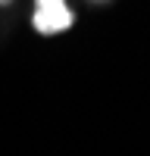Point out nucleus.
<instances>
[{
    "label": "nucleus",
    "mask_w": 150,
    "mask_h": 156,
    "mask_svg": "<svg viewBox=\"0 0 150 156\" xmlns=\"http://www.w3.org/2000/svg\"><path fill=\"white\" fill-rule=\"evenodd\" d=\"M75 25V9L69 0H31V28L44 37L62 34Z\"/></svg>",
    "instance_id": "obj_1"
},
{
    "label": "nucleus",
    "mask_w": 150,
    "mask_h": 156,
    "mask_svg": "<svg viewBox=\"0 0 150 156\" xmlns=\"http://www.w3.org/2000/svg\"><path fill=\"white\" fill-rule=\"evenodd\" d=\"M91 3H106V0H91Z\"/></svg>",
    "instance_id": "obj_3"
},
{
    "label": "nucleus",
    "mask_w": 150,
    "mask_h": 156,
    "mask_svg": "<svg viewBox=\"0 0 150 156\" xmlns=\"http://www.w3.org/2000/svg\"><path fill=\"white\" fill-rule=\"evenodd\" d=\"M12 3H16V0H0V9H3V6H12Z\"/></svg>",
    "instance_id": "obj_2"
}]
</instances>
